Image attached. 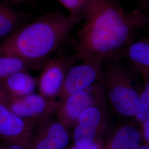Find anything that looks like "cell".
I'll use <instances>...</instances> for the list:
<instances>
[{
  "mask_svg": "<svg viewBox=\"0 0 149 149\" xmlns=\"http://www.w3.org/2000/svg\"><path fill=\"white\" fill-rule=\"evenodd\" d=\"M73 41L77 60L100 59L133 42L148 23L144 10H126L119 0H91Z\"/></svg>",
  "mask_w": 149,
  "mask_h": 149,
  "instance_id": "cell-1",
  "label": "cell"
},
{
  "mask_svg": "<svg viewBox=\"0 0 149 149\" xmlns=\"http://www.w3.org/2000/svg\"><path fill=\"white\" fill-rule=\"evenodd\" d=\"M84 17L68 16L58 10L40 16L0 44V55L17 56L42 68Z\"/></svg>",
  "mask_w": 149,
  "mask_h": 149,
  "instance_id": "cell-2",
  "label": "cell"
},
{
  "mask_svg": "<svg viewBox=\"0 0 149 149\" xmlns=\"http://www.w3.org/2000/svg\"><path fill=\"white\" fill-rule=\"evenodd\" d=\"M132 77L116 53L104 60L101 82L113 109L120 116L134 117L139 94Z\"/></svg>",
  "mask_w": 149,
  "mask_h": 149,
  "instance_id": "cell-3",
  "label": "cell"
},
{
  "mask_svg": "<svg viewBox=\"0 0 149 149\" xmlns=\"http://www.w3.org/2000/svg\"><path fill=\"white\" fill-rule=\"evenodd\" d=\"M106 96L101 82L68 97L56 111V118L68 130L74 127L81 114L91 107L106 104Z\"/></svg>",
  "mask_w": 149,
  "mask_h": 149,
  "instance_id": "cell-4",
  "label": "cell"
},
{
  "mask_svg": "<svg viewBox=\"0 0 149 149\" xmlns=\"http://www.w3.org/2000/svg\"><path fill=\"white\" fill-rule=\"evenodd\" d=\"M77 60L74 54L49 59L42 68L37 81L39 94L49 100L59 96L66 74Z\"/></svg>",
  "mask_w": 149,
  "mask_h": 149,
  "instance_id": "cell-5",
  "label": "cell"
},
{
  "mask_svg": "<svg viewBox=\"0 0 149 149\" xmlns=\"http://www.w3.org/2000/svg\"><path fill=\"white\" fill-rule=\"evenodd\" d=\"M108 116L106 104L91 107L80 116L74 127V144L85 146L102 139L106 132Z\"/></svg>",
  "mask_w": 149,
  "mask_h": 149,
  "instance_id": "cell-6",
  "label": "cell"
},
{
  "mask_svg": "<svg viewBox=\"0 0 149 149\" xmlns=\"http://www.w3.org/2000/svg\"><path fill=\"white\" fill-rule=\"evenodd\" d=\"M68 130L51 116L34 128L23 146L28 149H65L69 141Z\"/></svg>",
  "mask_w": 149,
  "mask_h": 149,
  "instance_id": "cell-7",
  "label": "cell"
},
{
  "mask_svg": "<svg viewBox=\"0 0 149 149\" xmlns=\"http://www.w3.org/2000/svg\"><path fill=\"white\" fill-rule=\"evenodd\" d=\"M104 61L100 59H87L82 64L72 65L66 74L59 93L60 102L68 97L101 82Z\"/></svg>",
  "mask_w": 149,
  "mask_h": 149,
  "instance_id": "cell-8",
  "label": "cell"
},
{
  "mask_svg": "<svg viewBox=\"0 0 149 149\" xmlns=\"http://www.w3.org/2000/svg\"><path fill=\"white\" fill-rule=\"evenodd\" d=\"M60 103L59 101L47 99L33 93L13 98L9 107L19 117L38 124L55 113Z\"/></svg>",
  "mask_w": 149,
  "mask_h": 149,
  "instance_id": "cell-9",
  "label": "cell"
},
{
  "mask_svg": "<svg viewBox=\"0 0 149 149\" xmlns=\"http://www.w3.org/2000/svg\"><path fill=\"white\" fill-rule=\"evenodd\" d=\"M37 123L16 115L0 98V139L24 146Z\"/></svg>",
  "mask_w": 149,
  "mask_h": 149,
  "instance_id": "cell-10",
  "label": "cell"
},
{
  "mask_svg": "<svg viewBox=\"0 0 149 149\" xmlns=\"http://www.w3.org/2000/svg\"><path fill=\"white\" fill-rule=\"evenodd\" d=\"M116 54L126 59L145 82L149 80V39L142 38L121 48Z\"/></svg>",
  "mask_w": 149,
  "mask_h": 149,
  "instance_id": "cell-11",
  "label": "cell"
},
{
  "mask_svg": "<svg viewBox=\"0 0 149 149\" xmlns=\"http://www.w3.org/2000/svg\"><path fill=\"white\" fill-rule=\"evenodd\" d=\"M37 80L28 71H20L0 80V92L13 97H23L34 93Z\"/></svg>",
  "mask_w": 149,
  "mask_h": 149,
  "instance_id": "cell-12",
  "label": "cell"
},
{
  "mask_svg": "<svg viewBox=\"0 0 149 149\" xmlns=\"http://www.w3.org/2000/svg\"><path fill=\"white\" fill-rule=\"evenodd\" d=\"M29 16L0 2V44L27 23Z\"/></svg>",
  "mask_w": 149,
  "mask_h": 149,
  "instance_id": "cell-13",
  "label": "cell"
},
{
  "mask_svg": "<svg viewBox=\"0 0 149 149\" xmlns=\"http://www.w3.org/2000/svg\"><path fill=\"white\" fill-rule=\"evenodd\" d=\"M141 139L139 129L133 125H125L113 133L104 145V149H138Z\"/></svg>",
  "mask_w": 149,
  "mask_h": 149,
  "instance_id": "cell-14",
  "label": "cell"
},
{
  "mask_svg": "<svg viewBox=\"0 0 149 149\" xmlns=\"http://www.w3.org/2000/svg\"><path fill=\"white\" fill-rule=\"evenodd\" d=\"M40 68L36 64L17 56L0 55V80L17 72H29L31 70Z\"/></svg>",
  "mask_w": 149,
  "mask_h": 149,
  "instance_id": "cell-15",
  "label": "cell"
},
{
  "mask_svg": "<svg viewBox=\"0 0 149 149\" xmlns=\"http://www.w3.org/2000/svg\"><path fill=\"white\" fill-rule=\"evenodd\" d=\"M139 123L149 119V82H146L144 88L139 94L134 117Z\"/></svg>",
  "mask_w": 149,
  "mask_h": 149,
  "instance_id": "cell-16",
  "label": "cell"
},
{
  "mask_svg": "<svg viewBox=\"0 0 149 149\" xmlns=\"http://www.w3.org/2000/svg\"><path fill=\"white\" fill-rule=\"evenodd\" d=\"M69 12L71 17H84L91 0H57Z\"/></svg>",
  "mask_w": 149,
  "mask_h": 149,
  "instance_id": "cell-17",
  "label": "cell"
},
{
  "mask_svg": "<svg viewBox=\"0 0 149 149\" xmlns=\"http://www.w3.org/2000/svg\"><path fill=\"white\" fill-rule=\"evenodd\" d=\"M141 142L149 145V119L140 123V129H139Z\"/></svg>",
  "mask_w": 149,
  "mask_h": 149,
  "instance_id": "cell-18",
  "label": "cell"
},
{
  "mask_svg": "<svg viewBox=\"0 0 149 149\" xmlns=\"http://www.w3.org/2000/svg\"><path fill=\"white\" fill-rule=\"evenodd\" d=\"M104 143L103 139H98L92 143L85 146H79L73 145L67 149H104Z\"/></svg>",
  "mask_w": 149,
  "mask_h": 149,
  "instance_id": "cell-19",
  "label": "cell"
},
{
  "mask_svg": "<svg viewBox=\"0 0 149 149\" xmlns=\"http://www.w3.org/2000/svg\"><path fill=\"white\" fill-rule=\"evenodd\" d=\"M0 149H28L20 144L0 141Z\"/></svg>",
  "mask_w": 149,
  "mask_h": 149,
  "instance_id": "cell-20",
  "label": "cell"
},
{
  "mask_svg": "<svg viewBox=\"0 0 149 149\" xmlns=\"http://www.w3.org/2000/svg\"><path fill=\"white\" fill-rule=\"evenodd\" d=\"M138 2L140 6V8L144 11H147L149 10V0H136Z\"/></svg>",
  "mask_w": 149,
  "mask_h": 149,
  "instance_id": "cell-21",
  "label": "cell"
},
{
  "mask_svg": "<svg viewBox=\"0 0 149 149\" xmlns=\"http://www.w3.org/2000/svg\"><path fill=\"white\" fill-rule=\"evenodd\" d=\"M138 149H149V145L144 144L143 145H141V144Z\"/></svg>",
  "mask_w": 149,
  "mask_h": 149,
  "instance_id": "cell-22",
  "label": "cell"
}]
</instances>
